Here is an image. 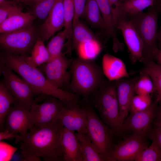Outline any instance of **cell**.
<instances>
[{
	"label": "cell",
	"instance_id": "46",
	"mask_svg": "<svg viewBox=\"0 0 161 161\" xmlns=\"http://www.w3.org/2000/svg\"><path fill=\"white\" fill-rule=\"evenodd\" d=\"M129 0H120V2H124Z\"/></svg>",
	"mask_w": 161,
	"mask_h": 161
},
{
	"label": "cell",
	"instance_id": "37",
	"mask_svg": "<svg viewBox=\"0 0 161 161\" xmlns=\"http://www.w3.org/2000/svg\"><path fill=\"white\" fill-rule=\"evenodd\" d=\"M147 137L155 142L161 149V128L152 126Z\"/></svg>",
	"mask_w": 161,
	"mask_h": 161
},
{
	"label": "cell",
	"instance_id": "4",
	"mask_svg": "<svg viewBox=\"0 0 161 161\" xmlns=\"http://www.w3.org/2000/svg\"><path fill=\"white\" fill-rule=\"evenodd\" d=\"M87 100L97 109L101 120L114 135L121 132L122 124L114 81L105 79L97 90Z\"/></svg>",
	"mask_w": 161,
	"mask_h": 161
},
{
	"label": "cell",
	"instance_id": "2",
	"mask_svg": "<svg viewBox=\"0 0 161 161\" xmlns=\"http://www.w3.org/2000/svg\"><path fill=\"white\" fill-rule=\"evenodd\" d=\"M26 55H15L5 52L1 58L30 85L35 96L41 94L49 95L60 100L67 106L80 103L81 101L79 96L52 84L38 68L27 63Z\"/></svg>",
	"mask_w": 161,
	"mask_h": 161
},
{
	"label": "cell",
	"instance_id": "35",
	"mask_svg": "<svg viewBox=\"0 0 161 161\" xmlns=\"http://www.w3.org/2000/svg\"><path fill=\"white\" fill-rule=\"evenodd\" d=\"M18 4L13 1H0V24L10 16L22 11V8Z\"/></svg>",
	"mask_w": 161,
	"mask_h": 161
},
{
	"label": "cell",
	"instance_id": "27",
	"mask_svg": "<svg viewBox=\"0 0 161 161\" xmlns=\"http://www.w3.org/2000/svg\"><path fill=\"white\" fill-rule=\"evenodd\" d=\"M161 0H129L120 2V10L128 15L137 14L143 12L145 8L158 4Z\"/></svg>",
	"mask_w": 161,
	"mask_h": 161
},
{
	"label": "cell",
	"instance_id": "40",
	"mask_svg": "<svg viewBox=\"0 0 161 161\" xmlns=\"http://www.w3.org/2000/svg\"><path fill=\"white\" fill-rule=\"evenodd\" d=\"M153 126L161 128V100L157 106Z\"/></svg>",
	"mask_w": 161,
	"mask_h": 161
},
{
	"label": "cell",
	"instance_id": "13",
	"mask_svg": "<svg viewBox=\"0 0 161 161\" xmlns=\"http://www.w3.org/2000/svg\"><path fill=\"white\" fill-rule=\"evenodd\" d=\"M30 109V107L18 103L13 104L6 117L5 129L16 135H26L34 126Z\"/></svg>",
	"mask_w": 161,
	"mask_h": 161
},
{
	"label": "cell",
	"instance_id": "1",
	"mask_svg": "<svg viewBox=\"0 0 161 161\" xmlns=\"http://www.w3.org/2000/svg\"><path fill=\"white\" fill-rule=\"evenodd\" d=\"M61 120L41 127L34 126L18 140L22 161H63Z\"/></svg>",
	"mask_w": 161,
	"mask_h": 161
},
{
	"label": "cell",
	"instance_id": "12",
	"mask_svg": "<svg viewBox=\"0 0 161 161\" xmlns=\"http://www.w3.org/2000/svg\"><path fill=\"white\" fill-rule=\"evenodd\" d=\"M146 137L132 133L115 144L109 157V161H134L138 154L147 148Z\"/></svg>",
	"mask_w": 161,
	"mask_h": 161
},
{
	"label": "cell",
	"instance_id": "21",
	"mask_svg": "<svg viewBox=\"0 0 161 161\" xmlns=\"http://www.w3.org/2000/svg\"><path fill=\"white\" fill-rule=\"evenodd\" d=\"M75 135L79 143L82 161H105L87 133L77 132Z\"/></svg>",
	"mask_w": 161,
	"mask_h": 161
},
{
	"label": "cell",
	"instance_id": "26",
	"mask_svg": "<svg viewBox=\"0 0 161 161\" xmlns=\"http://www.w3.org/2000/svg\"><path fill=\"white\" fill-rule=\"evenodd\" d=\"M64 30L67 32L69 38L66 43V52L70 54L72 52V38L73 20L75 15L74 0H63Z\"/></svg>",
	"mask_w": 161,
	"mask_h": 161
},
{
	"label": "cell",
	"instance_id": "22",
	"mask_svg": "<svg viewBox=\"0 0 161 161\" xmlns=\"http://www.w3.org/2000/svg\"><path fill=\"white\" fill-rule=\"evenodd\" d=\"M140 62L143 64V66L137 72H145L150 76L157 93L155 100L158 103L161 100V66L153 59L143 58Z\"/></svg>",
	"mask_w": 161,
	"mask_h": 161
},
{
	"label": "cell",
	"instance_id": "33",
	"mask_svg": "<svg viewBox=\"0 0 161 161\" xmlns=\"http://www.w3.org/2000/svg\"><path fill=\"white\" fill-rule=\"evenodd\" d=\"M152 102L150 95H135L131 102L129 112L144 110L147 108Z\"/></svg>",
	"mask_w": 161,
	"mask_h": 161
},
{
	"label": "cell",
	"instance_id": "45",
	"mask_svg": "<svg viewBox=\"0 0 161 161\" xmlns=\"http://www.w3.org/2000/svg\"><path fill=\"white\" fill-rule=\"evenodd\" d=\"M42 0H33L34 1L35 3V4Z\"/></svg>",
	"mask_w": 161,
	"mask_h": 161
},
{
	"label": "cell",
	"instance_id": "18",
	"mask_svg": "<svg viewBox=\"0 0 161 161\" xmlns=\"http://www.w3.org/2000/svg\"><path fill=\"white\" fill-rule=\"evenodd\" d=\"M102 68L104 75L110 81L129 78L124 62L109 54L106 53L103 56Z\"/></svg>",
	"mask_w": 161,
	"mask_h": 161
},
{
	"label": "cell",
	"instance_id": "29",
	"mask_svg": "<svg viewBox=\"0 0 161 161\" xmlns=\"http://www.w3.org/2000/svg\"><path fill=\"white\" fill-rule=\"evenodd\" d=\"M101 49V45L97 39L80 44L76 49L79 58L92 60L99 54Z\"/></svg>",
	"mask_w": 161,
	"mask_h": 161
},
{
	"label": "cell",
	"instance_id": "34",
	"mask_svg": "<svg viewBox=\"0 0 161 161\" xmlns=\"http://www.w3.org/2000/svg\"><path fill=\"white\" fill-rule=\"evenodd\" d=\"M56 0H42L32 8V13L36 18L45 20L50 13Z\"/></svg>",
	"mask_w": 161,
	"mask_h": 161
},
{
	"label": "cell",
	"instance_id": "43",
	"mask_svg": "<svg viewBox=\"0 0 161 161\" xmlns=\"http://www.w3.org/2000/svg\"><path fill=\"white\" fill-rule=\"evenodd\" d=\"M154 60L161 66V49H159L155 55Z\"/></svg>",
	"mask_w": 161,
	"mask_h": 161
},
{
	"label": "cell",
	"instance_id": "19",
	"mask_svg": "<svg viewBox=\"0 0 161 161\" xmlns=\"http://www.w3.org/2000/svg\"><path fill=\"white\" fill-rule=\"evenodd\" d=\"M64 161H82V154L75 131L64 127L61 135Z\"/></svg>",
	"mask_w": 161,
	"mask_h": 161
},
{
	"label": "cell",
	"instance_id": "42",
	"mask_svg": "<svg viewBox=\"0 0 161 161\" xmlns=\"http://www.w3.org/2000/svg\"><path fill=\"white\" fill-rule=\"evenodd\" d=\"M12 1L17 4H23L29 6L32 8L35 4L33 0H12Z\"/></svg>",
	"mask_w": 161,
	"mask_h": 161
},
{
	"label": "cell",
	"instance_id": "11",
	"mask_svg": "<svg viewBox=\"0 0 161 161\" xmlns=\"http://www.w3.org/2000/svg\"><path fill=\"white\" fill-rule=\"evenodd\" d=\"M158 103L155 100L146 109L130 113L123 123L121 132H130L147 137V135L153 126Z\"/></svg>",
	"mask_w": 161,
	"mask_h": 161
},
{
	"label": "cell",
	"instance_id": "39",
	"mask_svg": "<svg viewBox=\"0 0 161 161\" xmlns=\"http://www.w3.org/2000/svg\"><path fill=\"white\" fill-rule=\"evenodd\" d=\"M21 137L20 135L15 134L4 129L0 132V141L4 140H11L15 138V142H16Z\"/></svg>",
	"mask_w": 161,
	"mask_h": 161
},
{
	"label": "cell",
	"instance_id": "23",
	"mask_svg": "<svg viewBox=\"0 0 161 161\" xmlns=\"http://www.w3.org/2000/svg\"><path fill=\"white\" fill-rule=\"evenodd\" d=\"M92 32L78 19L73 22L72 50L76 49L80 44L97 39Z\"/></svg>",
	"mask_w": 161,
	"mask_h": 161
},
{
	"label": "cell",
	"instance_id": "25",
	"mask_svg": "<svg viewBox=\"0 0 161 161\" xmlns=\"http://www.w3.org/2000/svg\"><path fill=\"white\" fill-rule=\"evenodd\" d=\"M83 16L92 26L105 30L104 24L96 0H86Z\"/></svg>",
	"mask_w": 161,
	"mask_h": 161
},
{
	"label": "cell",
	"instance_id": "32",
	"mask_svg": "<svg viewBox=\"0 0 161 161\" xmlns=\"http://www.w3.org/2000/svg\"><path fill=\"white\" fill-rule=\"evenodd\" d=\"M135 161H161V149L152 141L149 146L140 151L136 157Z\"/></svg>",
	"mask_w": 161,
	"mask_h": 161
},
{
	"label": "cell",
	"instance_id": "16",
	"mask_svg": "<svg viewBox=\"0 0 161 161\" xmlns=\"http://www.w3.org/2000/svg\"><path fill=\"white\" fill-rule=\"evenodd\" d=\"M60 120L64 127L66 129L87 133V115L81 104L73 106H65Z\"/></svg>",
	"mask_w": 161,
	"mask_h": 161
},
{
	"label": "cell",
	"instance_id": "20",
	"mask_svg": "<svg viewBox=\"0 0 161 161\" xmlns=\"http://www.w3.org/2000/svg\"><path fill=\"white\" fill-rule=\"evenodd\" d=\"M36 18L32 13L21 11L10 16L0 24V34L23 29L33 24Z\"/></svg>",
	"mask_w": 161,
	"mask_h": 161
},
{
	"label": "cell",
	"instance_id": "38",
	"mask_svg": "<svg viewBox=\"0 0 161 161\" xmlns=\"http://www.w3.org/2000/svg\"><path fill=\"white\" fill-rule=\"evenodd\" d=\"M86 1V0H74L75 11L73 22L82 16Z\"/></svg>",
	"mask_w": 161,
	"mask_h": 161
},
{
	"label": "cell",
	"instance_id": "31",
	"mask_svg": "<svg viewBox=\"0 0 161 161\" xmlns=\"http://www.w3.org/2000/svg\"><path fill=\"white\" fill-rule=\"evenodd\" d=\"M140 76L135 85V93L137 95H150L155 91L153 81L148 74L139 72Z\"/></svg>",
	"mask_w": 161,
	"mask_h": 161
},
{
	"label": "cell",
	"instance_id": "7",
	"mask_svg": "<svg viewBox=\"0 0 161 161\" xmlns=\"http://www.w3.org/2000/svg\"><path fill=\"white\" fill-rule=\"evenodd\" d=\"M65 106L57 98L40 95L34 99L30 107V115L34 126L42 127L58 121Z\"/></svg>",
	"mask_w": 161,
	"mask_h": 161
},
{
	"label": "cell",
	"instance_id": "6",
	"mask_svg": "<svg viewBox=\"0 0 161 161\" xmlns=\"http://www.w3.org/2000/svg\"><path fill=\"white\" fill-rule=\"evenodd\" d=\"M81 105L87 117V132L92 142L105 161L109 157L115 144L111 129L100 119L87 100L83 99Z\"/></svg>",
	"mask_w": 161,
	"mask_h": 161
},
{
	"label": "cell",
	"instance_id": "15",
	"mask_svg": "<svg viewBox=\"0 0 161 161\" xmlns=\"http://www.w3.org/2000/svg\"><path fill=\"white\" fill-rule=\"evenodd\" d=\"M64 27L63 0H56L44 21L37 29L38 35L44 41L48 40Z\"/></svg>",
	"mask_w": 161,
	"mask_h": 161
},
{
	"label": "cell",
	"instance_id": "24",
	"mask_svg": "<svg viewBox=\"0 0 161 161\" xmlns=\"http://www.w3.org/2000/svg\"><path fill=\"white\" fill-rule=\"evenodd\" d=\"M44 41L38 36L32 48L30 56L26 55V60L28 64L38 67L50 60V55Z\"/></svg>",
	"mask_w": 161,
	"mask_h": 161
},
{
	"label": "cell",
	"instance_id": "8",
	"mask_svg": "<svg viewBox=\"0 0 161 161\" xmlns=\"http://www.w3.org/2000/svg\"><path fill=\"white\" fill-rule=\"evenodd\" d=\"M38 36L37 29L32 24L18 30L0 34V46L5 53L27 55L31 52Z\"/></svg>",
	"mask_w": 161,
	"mask_h": 161
},
{
	"label": "cell",
	"instance_id": "28",
	"mask_svg": "<svg viewBox=\"0 0 161 161\" xmlns=\"http://www.w3.org/2000/svg\"><path fill=\"white\" fill-rule=\"evenodd\" d=\"M17 101L6 88L3 81L0 83V127L3 131L7 114L11 106Z\"/></svg>",
	"mask_w": 161,
	"mask_h": 161
},
{
	"label": "cell",
	"instance_id": "44",
	"mask_svg": "<svg viewBox=\"0 0 161 161\" xmlns=\"http://www.w3.org/2000/svg\"><path fill=\"white\" fill-rule=\"evenodd\" d=\"M160 13L161 14V5L160 10ZM157 42L158 48L161 49V25L160 30L158 32L157 35Z\"/></svg>",
	"mask_w": 161,
	"mask_h": 161
},
{
	"label": "cell",
	"instance_id": "10",
	"mask_svg": "<svg viewBox=\"0 0 161 161\" xmlns=\"http://www.w3.org/2000/svg\"><path fill=\"white\" fill-rule=\"evenodd\" d=\"M72 60L62 53L50 59L46 63L38 67L48 80L55 86L65 90L69 89L71 78L70 69Z\"/></svg>",
	"mask_w": 161,
	"mask_h": 161
},
{
	"label": "cell",
	"instance_id": "9",
	"mask_svg": "<svg viewBox=\"0 0 161 161\" xmlns=\"http://www.w3.org/2000/svg\"><path fill=\"white\" fill-rule=\"evenodd\" d=\"M0 73L3 78L2 81L4 84L17 103L30 107L35 96L32 88L25 80L16 74L1 58Z\"/></svg>",
	"mask_w": 161,
	"mask_h": 161
},
{
	"label": "cell",
	"instance_id": "36",
	"mask_svg": "<svg viewBox=\"0 0 161 161\" xmlns=\"http://www.w3.org/2000/svg\"><path fill=\"white\" fill-rule=\"evenodd\" d=\"M18 148L2 141H0V161H9Z\"/></svg>",
	"mask_w": 161,
	"mask_h": 161
},
{
	"label": "cell",
	"instance_id": "30",
	"mask_svg": "<svg viewBox=\"0 0 161 161\" xmlns=\"http://www.w3.org/2000/svg\"><path fill=\"white\" fill-rule=\"evenodd\" d=\"M68 38V33L65 30L59 32L52 38L46 46L50 55V59L62 54L65 42Z\"/></svg>",
	"mask_w": 161,
	"mask_h": 161
},
{
	"label": "cell",
	"instance_id": "17",
	"mask_svg": "<svg viewBox=\"0 0 161 161\" xmlns=\"http://www.w3.org/2000/svg\"><path fill=\"white\" fill-rule=\"evenodd\" d=\"M136 76L130 79L123 78L115 81L120 109L122 125L128 115L132 99L135 95V85L138 78Z\"/></svg>",
	"mask_w": 161,
	"mask_h": 161
},
{
	"label": "cell",
	"instance_id": "3",
	"mask_svg": "<svg viewBox=\"0 0 161 161\" xmlns=\"http://www.w3.org/2000/svg\"><path fill=\"white\" fill-rule=\"evenodd\" d=\"M70 70L69 90L84 99L91 97L105 80L102 67L92 60L75 58L72 60Z\"/></svg>",
	"mask_w": 161,
	"mask_h": 161
},
{
	"label": "cell",
	"instance_id": "5",
	"mask_svg": "<svg viewBox=\"0 0 161 161\" xmlns=\"http://www.w3.org/2000/svg\"><path fill=\"white\" fill-rule=\"evenodd\" d=\"M161 1L148 11L126 15L132 21L143 42L142 58L153 59L159 49L157 42L158 19Z\"/></svg>",
	"mask_w": 161,
	"mask_h": 161
},
{
	"label": "cell",
	"instance_id": "14",
	"mask_svg": "<svg viewBox=\"0 0 161 161\" xmlns=\"http://www.w3.org/2000/svg\"><path fill=\"white\" fill-rule=\"evenodd\" d=\"M115 26L122 32L131 61L140 62L143 58V42L132 21L123 13L117 19Z\"/></svg>",
	"mask_w": 161,
	"mask_h": 161
},
{
	"label": "cell",
	"instance_id": "41",
	"mask_svg": "<svg viewBox=\"0 0 161 161\" xmlns=\"http://www.w3.org/2000/svg\"><path fill=\"white\" fill-rule=\"evenodd\" d=\"M111 7L113 16L117 14L120 12L119 5L120 0H108Z\"/></svg>",
	"mask_w": 161,
	"mask_h": 161
}]
</instances>
